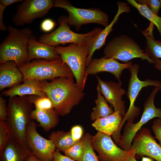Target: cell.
<instances>
[{"instance_id": "1", "label": "cell", "mask_w": 161, "mask_h": 161, "mask_svg": "<svg viewBox=\"0 0 161 161\" xmlns=\"http://www.w3.org/2000/svg\"><path fill=\"white\" fill-rule=\"evenodd\" d=\"M41 88L52 101L54 110L62 116L69 114L85 95L83 89L72 78L59 77L49 82L43 80Z\"/></svg>"}, {"instance_id": "2", "label": "cell", "mask_w": 161, "mask_h": 161, "mask_svg": "<svg viewBox=\"0 0 161 161\" xmlns=\"http://www.w3.org/2000/svg\"><path fill=\"white\" fill-rule=\"evenodd\" d=\"M7 108L8 116L6 122L9 136L29 150L26 135L28 126L33 120L31 115L33 104L28 95L15 96L10 97Z\"/></svg>"}, {"instance_id": "3", "label": "cell", "mask_w": 161, "mask_h": 161, "mask_svg": "<svg viewBox=\"0 0 161 161\" xmlns=\"http://www.w3.org/2000/svg\"><path fill=\"white\" fill-rule=\"evenodd\" d=\"M8 34L0 45V64L13 61L18 66L29 61L28 48L33 36L29 28L18 29L9 26Z\"/></svg>"}, {"instance_id": "4", "label": "cell", "mask_w": 161, "mask_h": 161, "mask_svg": "<svg viewBox=\"0 0 161 161\" xmlns=\"http://www.w3.org/2000/svg\"><path fill=\"white\" fill-rule=\"evenodd\" d=\"M67 16H62L58 19L59 27L53 32L41 35L38 41L53 47L59 44L71 43L92 47L103 29L95 28L91 31L84 34H79L72 31L67 21Z\"/></svg>"}, {"instance_id": "5", "label": "cell", "mask_w": 161, "mask_h": 161, "mask_svg": "<svg viewBox=\"0 0 161 161\" xmlns=\"http://www.w3.org/2000/svg\"><path fill=\"white\" fill-rule=\"evenodd\" d=\"M18 67L23 75V81L27 79L52 80L61 77H74L69 66L61 59L51 61L35 59Z\"/></svg>"}, {"instance_id": "6", "label": "cell", "mask_w": 161, "mask_h": 161, "mask_svg": "<svg viewBox=\"0 0 161 161\" xmlns=\"http://www.w3.org/2000/svg\"><path fill=\"white\" fill-rule=\"evenodd\" d=\"M54 49L71 70L76 83L83 89L87 77L86 61L90 47L85 45L72 44L66 47L58 45L54 47Z\"/></svg>"}, {"instance_id": "7", "label": "cell", "mask_w": 161, "mask_h": 161, "mask_svg": "<svg viewBox=\"0 0 161 161\" xmlns=\"http://www.w3.org/2000/svg\"><path fill=\"white\" fill-rule=\"evenodd\" d=\"M104 57L128 62L132 59L139 58L154 64L133 39L125 35L115 37L107 44L103 50Z\"/></svg>"}, {"instance_id": "8", "label": "cell", "mask_w": 161, "mask_h": 161, "mask_svg": "<svg viewBox=\"0 0 161 161\" xmlns=\"http://www.w3.org/2000/svg\"><path fill=\"white\" fill-rule=\"evenodd\" d=\"M53 1V7L62 8L68 12V25L75 27L77 31L82 25L89 23H97L105 27L109 25L108 15L99 9L77 8L66 0H54Z\"/></svg>"}, {"instance_id": "9", "label": "cell", "mask_w": 161, "mask_h": 161, "mask_svg": "<svg viewBox=\"0 0 161 161\" xmlns=\"http://www.w3.org/2000/svg\"><path fill=\"white\" fill-rule=\"evenodd\" d=\"M161 90L159 87L155 86L144 104V111L140 120L134 123L127 121L125 126L123 132L118 145L126 151L131 149L132 142L137 133L142 126L151 119L157 117L161 118V109L156 107L154 101L156 94Z\"/></svg>"}, {"instance_id": "10", "label": "cell", "mask_w": 161, "mask_h": 161, "mask_svg": "<svg viewBox=\"0 0 161 161\" xmlns=\"http://www.w3.org/2000/svg\"><path fill=\"white\" fill-rule=\"evenodd\" d=\"M139 69V65L135 64L128 69L130 72L131 76L127 94L130 101V105L126 114L122 117L118 129L119 131L121 130L126 121L133 122L135 118L139 115L140 109L134 105V102L141 89L149 86L159 87L161 89V81L148 78L144 81L140 80L137 76Z\"/></svg>"}, {"instance_id": "11", "label": "cell", "mask_w": 161, "mask_h": 161, "mask_svg": "<svg viewBox=\"0 0 161 161\" xmlns=\"http://www.w3.org/2000/svg\"><path fill=\"white\" fill-rule=\"evenodd\" d=\"M51 0H25L17 6L11 21L16 26L32 23L37 18L44 17L53 7Z\"/></svg>"}, {"instance_id": "12", "label": "cell", "mask_w": 161, "mask_h": 161, "mask_svg": "<svg viewBox=\"0 0 161 161\" xmlns=\"http://www.w3.org/2000/svg\"><path fill=\"white\" fill-rule=\"evenodd\" d=\"M91 144L100 161H126L132 151V149L123 150L115 144L111 136L99 131L92 136Z\"/></svg>"}, {"instance_id": "13", "label": "cell", "mask_w": 161, "mask_h": 161, "mask_svg": "<svg viewBox=\"0 0 161 161\" xmlns=\"http://www.w3.org/2000/svg\"><path fill=\"white\" fill-rule=\"evenodd\" d=\"M36 124L32 120L26 132L27 148L35 157L41 161H52L55 148L53 142L41 136L36 130Z\"/></svg>"}, {"instance_id": "14", "label": "cell", "mask_w": 161, "mask_h": 161, "mask_svg": "<svg viewBox=\"0 0 161 161\" xmlns=\"http://www.w3.org/2000/svg\"><path fill=\"white\" fill-rule=\"evenodd\" d=\"M151 134L150 130L143 128L136 134L131 149L136 155L146 156L157 161H161V147Z\"/></svg>"}, {"instance_id": "15", "label": "cell", "mask_w": 161, "mask_h": 161, "mask_svg": "<svg viewBox=\"0 0 161 161\" xmlns=\"http://www.w3.org/2000/svg\"><path fill=\"white\" fill-rule=\"evenodd\" d=\"M98 84L100 87L101 94L112 106L114 112H118L122 116L126 114L125 102L122 100L123 96L126 93L122 88L121 81L116 83L112 81H104L98 76H96Z\"/></svg>"}, {"instance_id": "16", "label": "cell", "mask_w": 161, "mask_h": 161, "mask_svg": "<svg viewBox=\"0 0 161 161\" xmlns=\"http://www.w3.org/2000/svg\"><path fill=\"white\" fill-rule=\"evenodd\" d=\"M133 65L130 61L125 63H121L116 60L107 58L103 57L99 58H94L87 65L86 73L94 75L103 72H109L113 75L118 81L124 69H128Z\"/></svg>"}, {"instance_id": "17", "label": "cell", "mask_w": 161, "mask_h": 161, "mask_svg": "<svg viewBox=\"0 0 161 161\" xmlns=\"http://www.w3.org/2000/svg\"><path fill=\"white\" fill-rule=\"evenodd\" d=\"M43 80L34 79H27L19 84L9 89L3 91V95L10 97L28 95H36L41 97H47L42 90L41 84Z\"/></svg>"}, {"instance_id": "18", "label": "cell", "mask_w": 161, "mask_h": 161, "mask_svg": "<svg viewBox=\"0 0 161 161\" xmlns=\"http://www.w3.org/2000/svg\"><path fill=\"white\" fill-rule=\"evenodd\" d=\"M23 81V76L18 67L9 61L0 64V91L13 87Z\"/></svg>"}, {"instance_id": "19", "label": "cell", "mask_w": 161, "mask_h": 161, "mask_svg": "<svg viewBox=\"0 0 161 161\" xmlns=\"http://www.w3.org/2000/svg\"><path fill=\"white\" fill-rule=\"evenodd\" d=\"M117 5L118 10L114 19L103 30L90 50L86 61V66L92 60V57L94 52L97 50L100 49L105 45L107 36L113 30V26L117 21L120 15L123 13H128L130 11V7L125 2L118 1L117 3Z\"/></svg>"}, {"instance_id": "20", "label": "cell", "mask_w": 161, "mask_h": 161, "mask_svg": "<svg viewBox=\"0 0 161 161\" xmlns=\"http://www.w3.org/2000/svg\"><path fill=\"white\" fill-rule=\"evenodd\" d=\"M28 58L29 61L34 59L49 61L61 59L54 47L38 41L33 36L29 42Z\"/></svg>"}, {"instance_id": "21", "label": "cell", "mask_w": 161, "mask_h": 161, "mask_svg": "<svg viewBox=\"0 0 161 161\" xmlns=\"http://www.w3.org/2000/svg\"><path fill=\"white\" fill-rule=\"evenodd\" d=\"M31 153L9 137L4 148L0 153V161H27Z\"/></svg>"}, {"instance_id": "22", "label": "cell", "mask_w": 161, "mask_h": 161, "mask_svg": "<svg viewBox=\"0 0 161 161\" xmlns=\"http://www.w3.org/2000/svg\"><path fill=\"white\" fill-rule=\"evenodd\" d=\"M32 119L38 122L45 131L55 127L59 122V115L54 109L41 110L35 109L31 112Z\"/></svg>"}, {"instance_id": "23", "label": "cell", "mask_w": 161, "mask_h": 161, "mask_svg": "<svg viewBox=\"0 0 161 161\" xmlns=\"http://www.w3.org/2000/svg\"><path fill=\"white\" fill-rule=\"evenodd\" d=\"M122 117L119 112H115L111 115L95 120L92 126L98 131L112 135L118 129Z\"/></svg>"}, {"instance_id": "24", "label": "cell", "mask_w": 161, "mask_h": 161, "mask_svg": "<svg viewBox=\"0 0 161 161\" xmlns=\"http://www.w3.org/2000/svg\"><path fill=\"white\" fill-rule=\"evenodd\" d=\"M154 24L150 22L148 27L141 31L146 39L145 52L149 57L154 61L161 59V40L154 39L153 34Z\"/></svg>"}, {"instance_id": "25", "label": "cell", "mask_w": 161, "mask_h": 161, "mask_svg": "<svg viewBox=\"0 0 161 161\" xmlns=\"http://www.w3.org/2000/svg\"><path fill=\"white\" fill-rule=\"evenodd\" d=\"M96 89L97 92V98L95 100L96 106L92 108L93 111L90 116L91 120L94 121L111 115L114 112L112 108L109 106L105 98L102 95L98 84Z\"/></svg>"}, {"instance_id": "26", "label": "cell", "mask_w": 161, "mask_h": 161, "mask_svg": "<svg viewBox=\"0 0 161 161\" xmlns=\"http://www.w3.org/2000/svg\"><path fill=\"white\" fill-rule=\"evenodd\" d=\"M49 138L53 142L56 149L64 152L78 141L73 140L70 131L67 132L63 131H52Z\"/></svg>"}, {"instance_id": "27", "label": "cell", "mask_w": 161, "mask_h": 161, "mask_svg": "<svg viewBox=\"0 0 161 161\" xmlns=\"http://www.w3.org/2000/svg\"><path fill=\"white\" fill-rule=\"evenodd\" d=\"M126 1L136 8L140 14L156 26L161 38V17L153 13L145 6L138 4L135 0H127Z\"/></svg>"}, {"instance_id": "28", "label": "cell", "mask_w": 161, "mask_h": 161, "mask_svg": "<svg viewBox=\"0 0 161 161\" xmlns=\"http://www.w3.org/2000/svg\"><path fill=\"white\" fill-rule=\"evenodd\" d=\"M92 136L86 133L83 137L84 140V149L81 161H99L98 156L94 151L91 144Z\"/></svg>"}, {"instance_id": "29", "label": "cell", "mask_w": 161, "mask_h": 161, "mask_svg": "<svg viewBox=\"0 0 161 161\" xmlns=\"http://www.w3.org/2000/svg\"><path fill=\"white\" fill-rule=\"evenodd\" d=\"M84 140L82 137L64 152L65 155L77 161H81L84 149Z\"/></svg>"}, {"instance_id": "30", "label": "cell", "mask_w": 161, "mask_h": 161, "mask_svg": "<svg viewBox=\"0 0 161 161\" xmlns=\"http://www.w3.org/2000/svg\"><path fill=\"white\" fill-rule=\"evenodd\" d=\"M31 102L34 104L36 109L41 110L54 109L53 103L47 97H41L36 95L28 96Z\"/></svg>"}, {"instance_id": "31", "label": "cell", "mask_w": 161, "mask_h": 161, "mask_svg": "<svg viewBox=\"0 0 161 161\" xmlns=\"http://www.w3.org/2000/svg\"><path fill=\"white\" fill-rule=\"evenodd\" d=\"M138 4L145 6L153 13L158 15L161 7V2L160 0H137Z\"/></svg>"}, {"instance_id": "32", "label": "cell", "mask_w": 161, "mask_h": 161, "mask_svg": "<svg viewBox=\"0 0 161 161\" xmlns=\"http://www.w3.org/2000/svg\"><path fill=\"white\" fill-rule=\"evenodd\" d=\"M9 137L6 121L0 120V153L4 148Z\"/></svg>"}, {"instance_id": "33", "label": "cell", "mask_w": 161, "mask_h": 161, "mask_svg": "<svg viewBox=\"0 0 161 161\" xmlns=\"http://www.w3.org/2000/svg\"><path fill=\"white\" fill-rule=\"evenodd\" d=\"M155 135V138L159 141V145L161 147V118H158L154 120L151 127Z\"/></svg>"}, {"instance_id": "34", "label": "cell", "mask_w": 161, "mask_h": 161, "mask_svg": "<svg viewBox=\"0 0 161 161\" xmlns=\"http://www.w3.org/2000/svg\"><path fill=\"white\" fill-rule=\"evenodd\" d=\"M71 135L73 140L77 141L80 140L83 134V129L82 127L79 125L73 127L70 130Z\"/></svg>"}, {"instance_id": "35", "label": "cell", "mask_w": 161, "mask_h": 161, "mask_svg": "<svg viewBox=\"0 0 161 161\" xmlns=\"http://www.w3.org/2000/svg\"><path fill=\"white\" fill-rule=\"evenodd\" d=\"M8 116L7 108L6 105V100L0 97V120L6 121Z\"/></svg>"}, {"instance_id": "36", "label": "cell", "mask_w": 161, "mask_h": 161, "mask_svg": "<svg viewBox=\"0 0 161 161\" xmlns=\"http://www.w3.org/2000/svg\"><path fill=\"white\" fill-rule=\"evenodd\" d=\"M55 25V23L52 19H46L41 22L40 26L41 29L44 32H48L53 29Z\"/></svg>"}, {"instance_id": "37", "label": "cell", "mask_w": 161, "mask_h": 161, "mask_svg": "<svg viewBox=\"0 0 161 161\" xmlns=\"http://www.w3.org/2000/svg\"><path fill=\"white\" fill-rule=\"evenodd\" d=\"M52 161H76L62 154L60 151L56 149L53 154Z\"/></svg>"}, {"instance_id": "38", "label": "cell", "mask_w": 161, "mask_h": 161, "mask_svg": "<svg viewBox=\"0 0 161 161\" xmlns=\"http://www.w3.org/2000/svg\"><path fill=\"white\" fill-rule=\"evenodd\" d=\"M6 7L0 3V30L4 31L7 30L3 22V15Z\"/></svg>"}, {"instance_id": "39", "label": "cell", "mask_w": 161, "mask_h": 161, "mask_svg": "<svg viewBox=\"0 0 161 161\" xmlns=\"http://www.w3.org/2000/svg\"><path fill=\"white\" fill-rule=\"evenodd\" d=\"M22 1V0H0V3L6 7L15 3Z\"/></svg>"}, {"instance_id": "40", "label": "cell", "mask_w": 161, "mask_h": 161, "mask_svg": "<svg viewBox=\"0 0 161 161\" xmlns=\"http://www.w3.org/2000/svg\"><path fill=\"white\" fill-rule=\"evenodd\" d=\"M154 61V67L156 69L161 71V60L160 59H156Z\"/></svg>"}, {"instance_id": "41", "label": "cell", "mask_w": 161, "mask_h": 161, "mask_svg": "<svg viewBox=\"0 0 161 161\" xmlns=\"http://www.w3.org/2000/svg\"><path fill=\"white\" fill-rule=\"evenodd\" d=\"M126 161H137L136 158V154L133 151Z\"/></svg>"}, {"instance_id": "42", "label": "cell", "mask_w": 161, "mask_h": 161, "mask_svg": "<svg viewBox=\"0 0 161 161\" xmlns=\"http://www.w3.org/2000/svg\"><path fill=\"white\" fill-rule=\"evenodd\" d=\"M27 161H41L38 160L35 156H34L31 153L30 154Z\"/></svg>"}, {"instance_id": "43", "label": "cell", "mask_w": 161, "mask_h": 161, "mask_svg": "<svg viewBox=\"0 0 161 161\" xmlns=\"http://www.w3.org/2000/svg\"><path fill=\"white\" fill-rule=\"evenodd\" d=\"M142 161H152L151 159L149 158H143Z\"/></svg>"}, {"instance_id": "44", "label": "cell", "mask_w": 161, "mask_h": 161, "mask_svg": "<svg viewBox=\"0 0 161 161\" xmlns=\"http://www.w3.org/2000/svg\"><path fill=\"white\" fill-rule=\"evenodd\" d=\"M160 0V1H161V0Z\"/></svg>"}]
</instances>
